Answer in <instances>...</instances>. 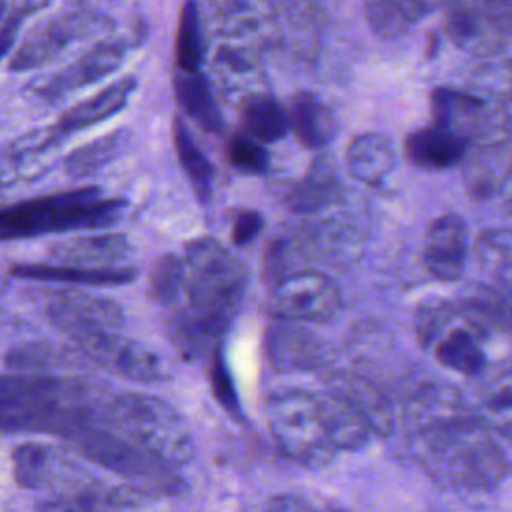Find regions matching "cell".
I'll return each instance as SVG.
<instances>
[{"mask_svg":"<svg viewBox=\"0 0 512 512\" xmlns=\"http://www.w3.org/2000/svg\"><path fill=\"white\" fill-rule=\"evenodd\" d=\"M184 278L170 306L168 332L178 352L192 360L216 352L244 292V268L216 240L188 244L182 258Z\"/></svg>","mask_w":512,"mask_h":512,"instance_id":"1","label":"cell"},{"mask_svg":"<svg viewBox=\"0 0 512 512\" xmlns=\"http://www.w3.org/2000/svg\"><path fill=\"white\" fill-rule=\"evenodd\" d=\"M406 440L414 460L444 486L488 490L508 474L506 452L472 410Z\"/></svg>","mask_w":512,"mask_h":512,"instance_id":"2","label":"cell"},{"mask_svg":"<svg viewBox=\"0 0 512 512\" xmlns=\"http://www.w3.org/2000/svg\"><path fill=\"white\" fill-rule=\"evenodd\" d=\"M122 198H100L98 188L60 192L0 210V240L30 238L46 232L100 230L120 220Z\"/></svg>","mask_w":512,"mask_h":512,"instance_id":"3","label":"cell"},{"mask_svg":"<svg viewBox=\"0 0 512 512\" xmlns=\"http://www.w3.org/2000/svg\"><path fill=\"white\" fill-rule=\"evenodd\" d=\"M100 422L176 468L190 460L194 452L188 426L180 414L148 394L128 392L110 398L102 406Z\"/></svg>","mask_w":512,"mask_h":512,"instance_id":"4","label":"cell"},{"mask_svg":"<svg viewBox=\"0 0 512 512\" xmlns=\"http://www.w3.org/2000/svg\"><path fill=\"white\" fill-rule=\"evenodd\" d=\"M264 414L280 452L304 466H322L336 456L316 392L278 390L266 398Z\"/></svg>","mask_w":512,"mask_h":512,"instance_id":"5","label":"cell"},{"mask_svg":"<svg viewBox=\"0 0 512 512\" xmlns=\"http://www.w3.org/2000/svg\"><path fill=\"white\" fill-rule=\"evenodd\" d=\"M70 440L76 444L84 458L96 462L102 468H108L126 480L136 482L138 490L178 494L184 488L176 466L156 458L154 454L146 452L104 424L98 426L92 422Z\"/></svg>","mask_w":512,"mask_h":512,"instance_id":"6","label":"cell"},{"mask_svg":"<svg viewBox=\"0 0 512 512\" xmlns=\"http://www.w3.org/2000/svg\"><path fill=\"white\" fill-rule=\"evenodd\" d=\"M414 332L442 366L458 374L478 376L488 366L482 326L448 302H422L414 316Z\"/></svg>","mask_w":512,"mask_h":512,"instance_id":"7","label":"cell"},{"mask_svg":"<svg viewBox=\"0 0 512 512\" xmlns=\"http://www.w3.org/2000/svg\"><path fill=\"white\" fill-rule=\"evenodd\" d=\"M14 478L32 490H52L60 496H92L98 490L94 478L52 446L38 442L18 444L12 452Z\"/></svg>","mask_w":512,"mask_h":512,"instance_id":"8","label":"cell"},{"mask_svg":"<svg viewBox=\"0 0 512 512\" xmlns=\"http://www.w3.org/2000/svg\"><path fill=\"white\" fill-rule=\"evenodd\" d=\"M102 16L86 8L60 12L36 24L10 58V70H36L54 60L74 40L100 30Z\"/></svg>","mask_w":512,"mask_h":512,"instance_id":"9","label":"cell"},{"mask_svg":"<svg viewBox=\"0 0 512 512\" xmlns=\"http://www.w3.org/2000/svg\"><path fill=\"white\" fill-rule=\"evenodd\" d=\"M74 346L96 366L126 380L158 382L168 376L164 360L146 346L122 338L116 330H92L72 338Z\"/></svg>","mask_w":512,"mask_h":512,"instance_id":"10","label":"cell"},{"mask_svg":"<svg viewBox=\"0 0 512 512\" xmlns=\"http://www.w3.org/2000/svg\"><path fill=\"white\" fill-rule=\"evenodd\" d=\"M342 304L338 286L320 272H292L272 284L270 308L288 322H322Z\"/></svg>","mask_w":512,"mask_h":512,"instance_id":"11","label":"cell"},{"mask_svg":"<svg viewBox=\"0 0 512 512\" xmlns=\"http://www.w3.org/2000/svg\"><path fill=\"white\" fill-rule=\"evenodd\" d=\"M44 312L48 322L70 338L92 330H118L124 322L122 308L114 300L82 290L50 292Z\"/></svg>","mask_w":512,"mask_h":512,"instance_id":"12","label":"cell"},{"mask_svg":"<svg viewBox=\"0 0 512 512\" xmlns=\"http://www.w3.org/2000/svg\"><path fill=\"white\" fill-rule=\"evenodd\" d=\"M126 54L122 40H102L80 58L60 68L50 76H42L32 84V90L42 98H62L78 88L90 86L120 66Z\"/></svg>","mask_w":512,"mask_h":512,"instance_id":"13","label":"cell"},{"mask_svg":"<svg viewBox=\"0 0 512 512\" xmlns=\"http://www.w3.org/2000/svg\"><path fill=\"white\" fill-rule=\"evenodd\" d=\"M326 390L338 394L368 424L372 434L388 436L394 430V410L388 394L368 376L352 370H328L322 376Z\"/></svg>","mask_w":512,"mask_h":512,"instance_id":"14","label":"cell"},{"mask_svg":"<svg viewBox=\"0 0 512 512\" xmlns=\"http://www.w3.org/2000/svg\"><path fill=\"white\" fill-rule=\"evenodd\" d=\"M470 410L462 392L450 382H424L406 396L402 426L406 436H412Z\"/></svg>","mask_w":512,"mask_h":512,"instance_id":"15","label":"cell"},{"mask_svg":"<svg viewBox=\"0 0 512 512\" xmlns=\"http://www.w3.org/2000/svg\"><path fill=\"white\" fill-rule=\"evenodd\" d=\"M468 232L466 224L456 214L438 216L426 232L424 266L442 282L456 280L466 264Z\"/></svg>","mask_w":512,"mask_h":512,"instance_id":"16","label":"cell"},{"mask_svg":"<svg viewBox=\"0 0 512 512\" xmlns=\"http://www.w3.org/2000/svg\"><path fill=\"white\" fill-rule=\"evenodd\" d=\"M476 378L474 416L488 432L512 442V360L486 366Z\"/></svg>","mask_w":512,"mask_h":512,"instance_id":"17","label":"cell"},{"mask_svg":"<svg viewBox=\"0 0 512 512\" xmlns=\"http://www.w3.org/2000/svg\"><path fill=\"white\" fill-rule=\"evenodd\" d=\"M12 276L40 282L116 286L136 278V268L130 266H76V264H14Z\"/></svg>","mask_w":512,"mask_h":512,"instance_id":"18","label":"cell"},{"mask_svg":"<svg viewBox=\"0 0 512 512\" xmlns=\"http://www.w3.org/2000/svg\"><path fill=\"white\" fill-rule=\"evenodd\" d=\"M136 88V80L134 78H120L112 84H108L106 88H102L98 94L82 100L80 104L68 108L60 118L58 122L54 124V128L64 136L68 138L72 132H78V130H86L98 122H104L106 118L118 114L130 94L134 92Z\"/></svg>","mask_w":512,"mask_h":512,"instance_id":"19","label":"cell"},{"mask_svg":"<svg viewBox=\"0 0 512 512\" xmlns=\"http://www.w3.org/2000/svg\"><path fill=\"white\" fill-rule=\"evenodd\" d=\"M130 252V242L122 234L102 232L72 236L56 242L50 256L60 264L76 266H118L114 262L122 260Z\"/></svg>","mask_w":512,"mask_h":512,"instance_id":"20","label":"cell"},{"mask_svg":"<svg viewBox=\"0 0 512 512\" xmlns=\"http://www.w3.org/2000/svg\"><path fill=\"white\" fill-rule=\"evenodd\" d=\"M468 140L440 126L420 128L406 136V156L418 168H450L466 156Z\"/></svg>","mask_w":512,"mask_h":512,"instance_id":"21","label":"cell"},{"mask_svg":"<svg viewBox=\"0 0 512 512\" xmlns=\"http://www.w3.org/2000/svg\"><path fill=\"white\" fill-rule=\"evenodd\" d=\"M348 174L368 186H380L394 170L392 142L382 134H358L346 148Z\"/></svg>","mask_w":512,"mask_h":512,"instance_id":"22","label":"cell"},{"mask_svg":"<svg viewBox=\"0 0 512 512\" xmlns=\"http://www.w3.org/2000/svg\"><path fill=\"white\" fill-rule=\"evenodd\" d=\"M434 126L446 128L468 140L472 132H480L488 120L486 102L470 92L438 88L432 94Z\"/></svg>","mask_w":512,"mask_h":512,"instance_id":"23","label":"cell"},{"mask_svg":"<svg viewBox=\"0 0 512 512\" xmlns=\"http://www.w3.org/2000/svg\"><path fill=\"white\" fill-rule=\"evenodd\" d=\"M316 396L320 402L328 438L336 452L358 450L370 440L372 430L368 428V424L338 394L324 388L322 392H316Z\"/></svg>","mask_w":512,"mask_h":512,"instance_id":"24","label":"cell"},{"mask_svg":"<svg viewBox=\"0 0 512 512\" xmlns=\"http://www.w3.org/2000/svg\"><path fill=\"white\" fill-rule=\"evenodd\" d=\"M442 0H364L366 20L374 34L394 38L436 10Z\"/></svg>","mask_w":512,"mask_h":512,"instance_id":"25","label":"cell"},{"mask_svg":"<svg viewBox=\"0 0 512 512\" xmlns=\"http://www.w3.org/2000/svg\"><path fill=\"white\" fill-rule=\"evenodd\" d=\"M288 126L298 142L310 150H322L334 134V116L326 104L312 94H298L288 112Z\"/></svg>","mask_w":512,"mask_h":512,"instance_id":"26","label":"cell"},{"mask_svg":"<svg viewBox=\"0 0 512 512\" xmlns=\"http://www.w3.org/2000/svg\"><path fill=\"white\" fill-rule=\"evenodd\" d=\"M268 356L280 368H310L322 364V348L312 334L294 326H274L268 334Z\"/></svg>","mask_w":512,"mask_h":512,"instance_id":"27","label":"cell"},{"mask_svg":"<svg viewBox=\"0 0 512 512\" xmlns=\"http://www.w3.org/2000/svg\"><path fill=\"white\" fill-rule=\"evenodd\" d=\"M6 366L16 372H48L90 362L78 348H66L52 342H24L6 352Z\"/></svg>","mask_w":512,"mask_h":512,"instance_id":"28","label":"cell"},{"mask_svg":"<svg viewBox=\"0 0 512 512\" xmlns=\"http://www.w3.org/2000/svg\"><path fill=\"white\" fill-rule=\"evenodd\" d=\"M174 94L182 110L204 130L222 132L224 122L216 106L214 94L200 72H178L174 78Z\"/></svg>","mask_w":512,"mask_h":512,"instance_id":"29","label":"cell"},{"mask_svg":"<svg viewBox=\"0 0 512 512\" xmlns=\"http://www.w3.org/2000/svg\"><path fill=\"white\" fill-rule=\"evenodd\" d=\"M242 122L248 136L260 144L280 140L288 130V114L268 94H248L242 104Z\"/></svg>","mask_w":512,"mask_h":512,"instance_id":"30","label":"cell"},{"mask_svg":"<svg viewBox=\"0 0 512 512\" xmlns=\"http://www.w3.org/2000/svg\"><path fill=\"white\" fill-rule=\"evenodd\" d=\"M172 140L176 148L178 162L190 180V186L200 202H208L212 196V182H214V170L208 158L202 154L194 138L190 136V130L186 124L176 118L172 124Z\"/></svg>","mask_w":512,"mask_h":512,"instance_id":"31","label":"cell"},{"mask_svg":"<svg viewBox=\"0 0 512 512\" xmlns=\"http://www.w3.org/2000/svg\"><path fill=\"white\" fill-rule=\"evenodd\" d=\"M336 178L324 158H316L306 176L286 194V204L296 212H314L336 194Z\"/></svg>","mask_w":512,"mask_h":512,"instance_id":"32","label":"cell"},{"mask_svg":"<svg viewBox=\"0 0 512 512\" xmlns=\"http://www.w3.org/2000/svg\"><path fill=\"white\" fill-rule=\"evenodd\" d=\"M174 60L178 72H200L202 64V30L196 0H186L180 8Z\"/></svg>","mask_w":512,"mask_h":512,"instance_id":"33","label":"cell"},{"mask_svg":"<svg viewBox=\"0 0 512 512\" xmlns=\"http://www.w3.org/2000/svg\"><path fill=\"white\" fill-rule=\"evenodd\" d=\"M126 146V136L124 132H112L104 134L98 140L88 142L86 146L74 150L64 166L66 172L74 178H88L102 170L106 164H110Z\"/></svg>","mask_w":512,"mask_h":512,"instance_id":"34","label":"cell"},{"mask_svg":"<svg viewBox=\"0 0 512 512\" xmlns=\"http://www.w3.org/2000/svg\"><path fill=\"white\" fill-rule=\"evenodd\" d=\"M510 162V152H506L502 146L490 144L488 148L478 150V154L468 160L466 168V182L472 192L480 194L496 186L500 188L502 182L512 174L506 172V166H510Z\"/></svg>","mask_w":512,"mask_h":512,"instance_id":"35","label":"cell"},{"mask_svg":"<svg viewBox=\"0 0 512 512\" xmlns=\"http://www.w3.org/2000/svg\"><path fill=\"white\" fill-rule=\"evenodd\" d=\"M474 256L482 268L512 282V230H486L476 238Z\"/></svg>","mask_w":512,"mask_h":512,"instance_id":"36","label":"cell"},{"mask_svg":"<svg viewBox=\"0 0 512 512\" xmlns=\"http://www.w3.org/2000/svg\"><path fill=\"white\" fill-rule=\"evenodd\" d=\"M210 4L226 24L228 34H250L270 14V0H210Z\"/></svg>","mask_w":512,"mask_h":512,"instance_id":"37","label":"cell"},{"mask_svg":"<svg viewBox=\"0 0 512 512\" xmlns=\"http://www.w3.org/2000/svg\"><path fill=\"white\" fill-rule=\"evenodd\" d=\"M182 278H184V266L182 260L176 256H162L148 278V294L154 302L160 306L170 308L182 290Z\"/></svg>","mask_w":512,"mask_h":512,"instance_id":"38","label":"cell"},{"mask_svg":"<svg viewBox=\"0 0 512 512\" xmlns=\"http://www.w3.org/2000/svg\"><path fill=\"white\" fill-rule=\"evenodd\" d=\"M36 512H124L116 492H96L92 496H58L38 504Z\"/></svg>","mask_w":512,"mask_h":512,"instance_id":"39","label":"cell"},{"mask_svg":"<svg viewBox=\"0 0 512 512\" xmlns=\"http://www.w3.org/2000/svg\"><path fill=\"white\" fill-rule=\"evenodd\" d=\"M228 162L244 174H262L268 166L264 146L248 134H236L228 142Z\"/></svg>","mask_w":512,"mask_h":512,"instance_id":"40","label":"cell"},{"mask_svg":"<svg viewBox=\"0 0 512 512\" xmlns=\"http://www.w3.org/2000/svg\"><path fill=\"white\" fill-rule=\"evenodd\" d=\"M262 228V218L254 210H242L236 214L232 224V240L236 246H244L256 238Z\"/></svg>","mask_w":512,"mask_h":512,"instance_id":"41","label":"cell"},{"mask_svg":"<svg viewBox=\"0 0 512 512\" xmlns=\"http://www.w3.org/2000/svg\"><path fill=\"white\" fill-rule=\"evenodd\" d=\"M266 512H322L318 510L308 498L300 496V494H276L268 500L266 504Z\"/></svg>","mask_w":512,"mask_h":512,"instance_id":"42","label":"cell"},{"mask_svg":"<svg viewBox=\"0 0 512 512\" xmlns=\"http://www.w3.org/2000/svg\"><path fill=\"white\" fill-rule=\"evenodd\" d=\"M212 382H214V392L220 398V402L228 408L234 406V394H232V386H230V378L224 370V364L220 362V358H214V366H212Z\"/></svg>","mask_w":512,"mask_h":512,"instance_id":"43","label":"cell"},{"mask_svg":"<svg viewBox=\"0 0 512 512\" xmlns=\"http://www.w3.org/2000/svg\"><path fill=\"white\" fill-rule=\"evenodd\" d=\"M494 322L512 330V288L494 298Z\"/></svg>","mask_w":512,"mask_h":512,"instance_id":"44","label":"cell"},{"mask_svg":"<svg viewBox=\"0 0 512 512\" xmlns=\"http://www.w3.org/2000/svg\"><path fill=\"white\" fill-rule=\"evenodd\" d=\"M48 2H50V0H14L12 8H16V10H20L22 14L28 16V14H32L34 10L44 8Z\"/></svg>","mask_w":512,"mask_h":512,"instance_id":"45","label":"cell"},{"mask_svg":"<svg viewBox=\"0 0 512 512\" xmlns=\"http://www.w3.org/2000/svg\"><path fill=\"white\" fill-rule=\"evenodd\" d=\"M500 194H502V204H504L506 212L512 214V174L502 182Z\"/></svg>","mask_w":512,"mask_h":512,"instance_id":"46","label":"cell"},{"mask_svg":"<svg viewBox=\"0 0 512 512\" xmlns=\"http://www.w3.org/2000/svg\"><path fill=\"white\" fill-rule=\"evenodd\" d=\"M284 2H290V4H312V0H284Z\"/></svg>","mask_w":512,"mask_h":512,"instance_id":"47","label":"cell"},{"mask_svg":"<svg viewBox=\"0 0 512 512\" xmlns=\"http://www.w3.org/2000/svg\"><path fill=\"white\" fill-rule=\"evenodd\" d=\"M4 10H6V4H4V0H0V20L4 16Z\"/></svg>","mask_w":512,"mask_h":512,"instance_id":"48","label":"cell"}]
</instances>
